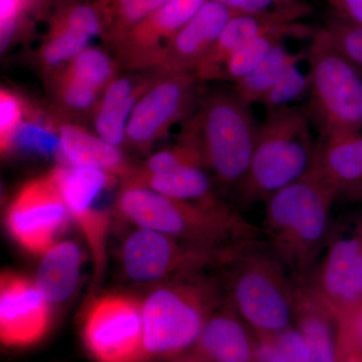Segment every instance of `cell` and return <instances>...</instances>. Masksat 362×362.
Wrapping results in <instances>:
<instances>
[{
	"mask_svg": "<svg viewBox=\"0 0 362 362\" xmlns=\"http://www.w3.org/2000/svg\"><path fill=\"white\" fill-rule=\"evenodd\" d=\"M337 201V194L309 171L264 202L271 250L295 282L315 273L334 230L331 213Z\"/></svg>",
	"mask_w": 362,
	"mask_h": 362,
	"instance_id": "cell-1",
	"label": "cell"
},
{
	"mask_svg": "<svg viewBox=\"0 0 362 362\" xmlns=\"http://www.w3.org/2000/svg\"><path fill=\"white\" fill-rule=\"evenodd\" d=\"M117 206L126 220L175 239L209 249H235L257 244L256 226L230 207L213 209L171 199L148 187L128 185Z\"/></svg>",
	"mask_w": 362,
	"mask_h": 362,
	"instance_id": "cell-2",
	"label": "cell"
},
{
	"mask_svg": "<svg viewBox=\"0 0 362 362\" xmlns=\"http://www.w3.org/2000/svg\"><path fill=\"white\" fill-rule=\"evenodd\" d=\"M204 272L171 279L142 303L145 362L185 354L226 297Z\"/></svg>",
	"mask_w": 362,
	"mask_h": 362,
	"instance_id": "cell-3",
	"label": "cell"
},
{
	"mask_svg": "<svg viewBox=\"0 0 362 362\" xmlns=\"http://www.w3.org/2000/svg\"><path fill=\"white\" fill-rule=\"evenodd\" d=\"M259 128L251 105L233 90L214 93L199 102L180 139L199 150L214 180L237 189L249 168Z\"/></svg>",
	"mask_w": 362,
	"mask_h": 362,
	"instance_id": "cell-4",
	"label": "cell"
},
{
	"mask_svg": "<svg viewBox=\"0 0 362 362\" xmlns=\"http://www.w3.org/2000/svg\"><path fill=\"white\" fill-rule=\"evenodd\" d=\"M315 145L306 108L289 106L267 113L246 175L235 189L240 204L265 202L307 175Z\"/></svg>",
	"mask_w": 362,
	"mask_h": 362,
	"instance_id": "cell-5",
	"label": "cell"
},
{
	"mask_svg": "<svg viewBox=\"0 0 362 362\" xmlns=\"http://www.w3.org/2000/svg\"><path fill=\"white\" fill-rule=\"evenodd\" d=\"M226 267V298L257 337L293 325L294 281L271 247L254 245Z\"/></svg>",
	"mask_w": 362,
	"mask_h": 362,
	"instance_id": "cell-6",
	"label": "cell"
},
{
	"mask_svg": "<svg viewBox=\"0 0 362 362\" xmlns=\"http://www.w3.org/2000/svg\"><path fill=\"white\" fill-rule=\"evenodd\" d=\"M310 78L306 108L320 135L362 130V71L333 45L322 28L307 52Z\"/></svg>",
	"mask_w": 362,
	"mask_h": 362,
	"instance_id": "cell-7",
	"label": "cell"
},
{
	"mask_svg": "<svg viewBox=\"0 0 362 362\" xmlns=\"http://www.w3.org/2000/svg\"><path fill=\"white\" fill-rule=\"evenodd\" d=\"M251 247L209 249L139 228L124 244L123 267L128 277L135 282H166L211 267H226Z\"/></svg>",
	"mask_w": 362,
	"mask_h": 362,
	"instance_id": "cell-8",
	"label": "cell"
},
{
	"mask_svg": "<svg viewBox=\"0 0 362 362\" xmlns=\"http://www.w3.org/2000/svg\"><path fill=\"white\" fill-rule=\"evenodd\" d=\"M81 337L95 362H145L141 302L124 294L98 298L86 312Z\"/></svg>",
	"mask_w": 362,
	"mask_h": 362,
	"instance_id": "cell-9",
	"label": "cell"
},
{
	"mask_svg": "<svg viewBox=\"0 0 362 362\" xmlns=\"http://www.w3.org/2000/svg\"><path fill=\"white\" fill-rule=\"evenodd\" d=\"M51 175L63 195L71 218L84 233L92 252L95 283L106 267L107 239L111 223L109 194L116 185V176L101 169L62 165Z\"/></svg>",
	"mask_w": 362,
	"mask_h": 362,
	"instance_id": "cell-10",
	"label": "cell"
},
{
	"mask_svg": "<svg viewBox=\"0 0 362 362\" xmlns=\"http://www.w3.org/2000/svg\"><path fill=\"white\" fill-rule=\"evenodd\" d=\"M70 211L51 173L28 181L14 195L4 216L13 242L33 255H44L65 233Z\"/></svg>",
	"mask_w": 362,
	"mask_h": 362,
	"instance_id": "cell-11",
	"label": "cell"
},
{
	"mask_svg": "<svg viewBox=\"0 0 362 362\" xmlns=\"http://www.w3.org/2000/svg\"><path fill=\"white\" fill-rule=\"evenodd\" d=\"M351 232L332 235L312 281L337 321L354 315L362 303V216Z\"/></svg>",
	"mask_w": 362,
	"mask_h": 362,
	"instance_id": "cell-12",
	"label": "cell"
},
{
	"mask_svg": "<svg viewBox=\"0 0 362 362\" xmlns=\"http://www.w3.org/2000/svg\"><path fill=\"white\" fill-rule=\"evenodd\" d=\"M52 326V304L35 281L14 272L0 278V341L9 349H26L44 341Z\"/></svg>",
	"mask_w": 362,
	"mask_h": 362,
	"instance_id": "cell-13",
	"label": "cell"
},
{
	"mask_svg": "<svg viewBox=\"0 0 362 362\" xmlns=\"http://www.w3.org/2000/svg\"><path fill=\"white\" fill-rule=\"evenodd\" d=\"M197 81L194 74L164 71L136 102L126 140L134 146L144 147L159 139L189 111Z\"/></svg>",
	"mask_w": 362,
	"mask_h": 362,
	"instance_id": "cell-14",
	"label": "cell"
},
{
	"mask_svg": "<svg viewBox=\"0 0 362 362\" xmlns=\"http://www.w3.org/2000/svg\"><path fill=\"white\" fill-rule=\"evenodd\" d=\"M173 362H257V337L226 298L194 344Z\"/></svg>",
	"mask_w": 362,
	"mask_h": 362,
	"instance_id": "cell-15",
	"label": "cell"
},
{
	"mask_svg": "<svg viewBox=\"0 0 362 362\" xmlns=\"http://www.w3.org/2000/svg\"><path fill=\"white\" fill-rule=\"evenodd\" d=\"M206 0H168L118 42L132 66L160 65L173 37Z\"/></svg>",
	"mask_w": 362,
	"mask_h": 362,
	"instance_id": "cell-16",
	"label": "cell"
},
{
	"mask_svg": "<svg viewBox=\"0 0 362 362\" xmlns=\"http://www.w3.org/2000/svg\"><path fill=\"white\" fill-rule=\"evenodd\" d=\"M307 4L259 13H233L220 37L194 71L199 81L221 80L226 59L262 33L279 26L299 23L310 13Z\"/></svg>",
	"mask_w": 362,
	"mask_h": 362,
	"instance_id": "cell-17",
	"label": "cell"
},
{
	"mask_svg": "<svg viewBox=\"0 0 362 362\" xmlns=\"http://www.w3.org/2000/svg\"><path fill=\"white\" fill-rule=\"evenodd\" d=\"M235 13L216 0H206L169 44L160 64L163 71L194 74Z\"/></svg>",
	"mask_w": 362,
	"mask_h": 362,
	"instance_id": "cell-18",
	"label": "cell"
},
{
	"mask_svg": "<svg viewBox=\"0 0 362 362\" xmlns=\"http://www.w3.org/2000/svg\"><path fill=\"white\" fill-rule=\"evenodd\" d=\"M293 325L303 335L310 362H335L337 319L317 291L312 278L294 281Z\"/></svg>",
	"mask_w": 362,
	"mask_h": 362,
	"instance_id": "cell-19",
	"label": "cell"
},
{
	"mask_svg": "<svg viewBox=\"0 0 362 362\" xmlns=\"http://www.w3.org/2000/svg\"><path fill=\"white\" fill-rule=\"evenodd\" d=\"M310 173L337 195L362 182V131L320 135Z\"/></svg>",
	"mask_w": 362,
	"mask_h": 362,
	"instance_id": "cell-20",
	"label": "cell"
},
{
	"mask_svg": "<svg viewBox=\"0 0 362 362\" xmlns=\"http://www.w3.org/2000/svg\"><path fill=\"white\" fill-rule=\"evenodd\" d=\"M102 30L101 18L96 6L78 4L69 7L54 23L42 45V62L47 66H57L73 61Z\"/></svg>",
	"mask_w": 362,
	"mask_h": 362,
	"instance_id": "cell-21",
	"label": "cell"
},
{
	"mask_svg": "<svg viewBox=\"0 0 362 362\" xmlns=\"http://www.w3.org/2000/svg\"><path fill=\"white\" fill-rule=\"evenodd\" d=\"M207 173L202 162H192L156 175L130 176L129 183L180 201L213 209L228 206L214 194L213 180Z\"/></svg>",
	"mask_w": 362,
	"mask_h": 362,
	"instance_id": "cell-22",
	"label": "cell"
},
{
	"mask_svg": "<svg viewBox=\"0 0 362 362\" xmlns=\"http://www.w3.org/2000/svg\"><path fill=\"white\" fill-rule=\"evenodd\" d=\"M59 156L66 165L101 169L115 175H129L122 152L100 136L78 126L66 124L59 128Z\"/></svg>",
	"mask_w": 362,
	"mask_h": 362,
	"instance_id": "cell-23",
	"label": "cell"
},
{
	"mask_svg": "<svg viewBox=\"0 0 362 362\" xmlns=\"http://www.w3.org/2000/svg\"><path fill=\"white\" fill-rule=\"evenodd\" d=\"M83 262L82 250L69 240L57 243L45 252L35 281L49 303H62L71 296L77 287Z\"/></svg>",
	"mask_w": 362,
	"mask_h": 362,
	"instance_id": "cell-24",
	"label": "cell"
},
{
	"mask_svg": "<svg viewBox=\"0 0 362 362\" xmlns=\"http://www.w3.org/2000/svg\"><path fill=\"white\" fill-rule=\"evenodd\" d=\"M316 30L310 25L299 23H290L269 30L258 35L240 47L237 52L226 59L221 73V80H228L233 84L240 78L246 77L259 64H261L279 45L286 39L313 37Z\"/></svg>",
	"mask_w": 362,
	"mask_h": 362,
	"instance_id": "cell-25",
	"label": "cell"
},
{
	"mask_svg": "<svg viewBox=\"0 0 362 362\" xmlns=\"http://www.w3.org/2000/svg\"><path fill=\"white\" fill-rule=\"evenodd\" d=\"M137 90L127 78H116L105 88L95 117L97 134L116 147L126 141L128 121L134 108Z\"/></svg>",
	"mask_w": 362,
	"mask_h": 362,
	"instance_id": "cell-26",
	"label": "cell"
},
{
	"mask_svg": "<svg viewBox=\"0 0 362 362\" xmlns=\"http://www.w3.org/2000/svg\"><path fill=\"white\" fill-rule=\"evenodd\" d=\"M307 59V52H291L284 42L279 45L261 64L235 83L233 92L249 105L259 104L262 99L293 66Z\"/></svg>",
	"mask_w": 362,
	"mask_h": 362,
	"instance_id": "cell-27",
	"label": "cell"
},
{
	"mask_svg": "<svg viewBox=\"0 0 362 362\" xmlns=\"http://www.w3.org/2000/svg\"><path fill=\"white\" fill-rule=\"evenodd\" d=\"M168 0H98L103 30L117 44Z\"/></svg>",
	"mask_w": 362,
	"mask_h": 362,
	"instance_id": "cell-28",
	"label": "cell"
},
{
	"mask_svg": "<svg viewBox=\"0 0 362 362\" xmlns=\"http://www.w3.org/2000/svg\"><path fill=\"white\" fill-rule=\"evenodd\" d=\"M310 361L308 346L296 326L257 337V362Z\"/></svg>",
	"mask_w": 362,
	"mask_h": 362,
	"instance_id": "cell-29",
	"label": "cell"
},
{
	"mask_svg": "<svg viewBox=\"0 0 362 362\" xmlns=\"http://www.w3.org/2000/svg\"><path fill=\"white\" fill-rule=\"evenodd\" d=\"M66 74L100 90L110 84L114 64L102 49L87 47L71 62Z\"/></svg>",
	"mask_w": 362,
	"mask_h": 362,
	"instance_id": "cell-30",
	"label": "cell"
},
{
	"mask_svg": "<svg viewBox=\"0 0 362 362\" xmlns=\"http://www.w3.org/2000/svg\"><path fill=\"white\" fill-rule=\"evenodd\" d=\"M59 135L40 120H23L14 133L11 150L47 156L59 152Z\"/></svg>",
	"mask_w": 362,
	"mask_h": 362,
	"instance_id": "cell-31",
	"label": "cell"
},
{
	"mask_svg": "<svg viewBox=\"0 0 362 362\" xmlns=\"http://www.w3.org/2000/svg\"><path fill=\"white\" fill-rule=\"evenodd\" d=\"M309 90L310 78L308 71L303 73L299 66H295L267 93L259 105L265 108L267 113H270L285 107L293 106L292 103L305 95H308Z\"/></svg>",
	"mask_w": 362,
	"mask_h": 362,
	"instance_id": "cell-32",
	"label": "cell"
},
{
	"mask_svg": "<svg viewBox=\"0 0 362 362\" xmlns=\"http://www.w3.org/2000/svg\"><path fill=\"white\" fill-rule=\"evenodd\" d=\"M322 28L338 51L362 71V26L335 16Z\"/></svg>",
	"mask_w": 362,
	"mask_h": 362,
	"instance_id": "cell-33",
	"label": "cell"
},
{
	"mask_svg": "<svg viewBox=\"0 0 362 362\" xmlns=\"http://www.w3.org/2000/svg\"><path fill=\"white\" fill-rule=\"evenodd\" d=\"M23 107L21 98L6 89L0 92V147L8 153L14 133L23 122Z\"/></svg>",
	"mask_w": 362,
	"mask_h": 362,
	"instance_id": "cell-34",
	"label": "cell"
},
{
	"mask_svg": "<svg viewBox=\"0 0 362 362\" xmlns=\"http://www.w3.org/2000/svg\"><path fill=\"white\" fill-rule=\"evenodd\" d=\"M100 90L66 74L62 82V101L75 111H84L96 102Z\"/></svg>",
	"mask_w": 362,
	"mask_h": 362,
	"instance_id": "cell-35",
	"label": "cell"
},
{
	"mask_svg": "<svg viewBox=\"0 0 362 362\" xmlns=\"http://www.w3.org/2000/svg\"><path fill=\"white\" fill-rule=\"evenodd\" d=\"M337 350L335 362H362V340L349 319L337 321Z\"/></svg>",
	"mask_w": 362,
	"mask_h": 362,
	"instance_id": "cell-36",
	"label": "cell"
},
{
	"mask_svg": "<svg viewBox=\"0 0 362 362\" xmlns=\"http://www.w3.org/2000/svg\"><path fill=\"white\" fill-rule=\"evenodd\" d=\"M235 13H259L289 8L304 4L302 0H216Z\"/></svg>",
	"mask_w": 362,
	"mask_h": 362,
	"instance_id": "cell-37",
	"label": "cell"
},
{
	"mask_svg": "<svg viewBox=\"0 0 362 362\" xmlns=\"http://www.w3.org/2000/svg\"><path fill=\"white\" fill-rule=\"evenodd\" d=\"M30 0H0V32L1 47H6Z\"/></svg>",
	"mask_w": 362,
	"mask_h": 362,
	"instance_id": "cell-38",
	"label": "cell"
},
{
	"mask_svg": "<svg viewBox=\"0 0 362 362\" xmlns=\"http://www.w3.org/2000/svg\"><path fill=\"white\" fill-rule=\"evenodd\" d=\"M337 16L354 25L362 26V0H324Z\"/></svg>",
	"mask_w": 362,
	"mask_h": 362,
	"instance_id": "cell-39",
	"label": "cell"
},
{
	"mask_svg": "<svg viewBox=\"0 0 362 362\" xmlns=\"http://www.w3.org/2000/svg\"><path fill=\"white\" fill-rule=\"evenodd\" d=\"M337 201L345 204H361L362 206V182L344 190L338 195Z\"/></svg>",
	"mask_w": 362,
	"mask_h": 362,
	"instance_id": "cell-40",
	"label": "cell"
},
{
	"mask_svg": "<svg viewBox=\"0 0 362 362\" xmlns=\"http://www.w3.org/2000/svg\"><path fill=\"white\" fill-rule=\"evenodd\" d=\"M349 319L351 320L354 328H356L357 334L359 335V337H361L362 340V303L361 306L358 307V309H357L356 313H354V315L350 317Z\"/></svg>",
	"mask_w": 362,
	"mask_h": 362,
	"instance_id": "cell-41",
	"label": "cell"
},
{
	"mask_svg": "<svg viewBox=\"0 0 362 362\" xmlns=\"http://www.w3.org/2000/svg\"><path fill=\"white\" fill-rule=\"evenodd\" d=\"M361 293L362 297V269H361Z\"/></svg>",
	"mask_w": 362,
	"mask_h": 362,
	"instance_id": "cell-42",
	"label": "cell"
}]
</instances>
